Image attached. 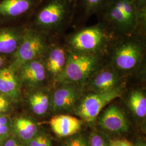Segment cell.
Instances as JSON below:
<instances>
[{
	"label": "cell",
	"mask_w": 146,
	"mask_h": 146,
	"mask_svg": "<svg viewBox=\"0 0 146 146\" xmlns=\"http://www.w3.org/2000/svg\"><path fill=\"white\" fill-rule=\"evenodd\" d=\"M146 34V26H140L130 34L112 37L104 55L107 66L122 72L140 67L145 57Z\"/></svg>",
	"instance_id": "cell-1"
},
{
	"label": "cell",
	"mask_w": 146,
	"mask_h": 146,
	"mask_svg": "<svg viewBox=\"0 0 146 146\" xmlns=\"http://www.w3.org/2000/svg\"><path fill=\"white\" fill-rule=\"evenodd\" d=\"M100 127L104 130L114 133L127 131L129 125L125 116L116 106H110L104 110L99 120Z\"/></svg>",
	"instance_id": "cell-12"
},
{
	"label": "cell",
	"mask_w": 146,
	"mask_h": 146,
	"mask_svg": "<svg viewBox=\"0 0 146 146\" xmlns=\"http://www.w3.org/2000/svg\"><path fill=\"white\" fill-rule=\"evenodd\" d=\"M141 23L146 25V0H132Z\"/></svg>",
	"instance_id": "cell-21"
},
{
	"label": "cell",
	"mask_w": 146,
	"mask_h": 146,
	"mask_svg": "<svg viewBox=\"0 0 146 146\" xmlns=\"http://www.w3.org/2000/svg\"><path fill=\"white\" fill-rule=\"evenodd\" d=\"M42 0H0V26L25 25Z\"/></svg>",
	"instance_id": "cell-7"
},
{
	"label": "cell",
	"mask_w": 146,
	"mask_h": 146,
	"mask_svg": "<svg viewBox=\"0 0 146 146\" xmlns=\"http://www.w3.org/2000/svg\"><path fill=\"white\" fill-rule=\"evenodd\" d=\"M16 71L9 65L0 69V93L14 100H17L20 93Z\"/></svg>",
	"instance_id": "cell-17"
},
{
	"label": "cell",
	"mask_w": 146,
	"mask_h": 146,
	"mask_svg": "<svg viewBox=\"0 0 146 146\" xmlns=\"http://www.w3.org/2000/svg\"><path fill=\"white\" fill-rule=\"evenodd\" d=\"M11 119L7 116L0 115V125H11Z\"/></svg>",
	"instance_id": "cell-27"
},
{
	"label": "cell",
	"mask_w": 146,
	"mask_h": 146,
	"mask_svg": "<svg viewBox=\"0 0 146 146\" xmlns=\"http://www.w3.org/2000/svg\"><path fill=\"white\" fill-rule=\"evenodd\" d=\"M108 146H133L129 141L125 139H116L110 142Z\"/></svg>",
	"instance_id": "cell-26"
},
{
	"label": "cell",
	"mask_w": 146,
	"mask_h": 146,
	"mask_svg": "<svg viewBox=\"0 0 146 146\" xmlns=\"http://www.w3.org/2000/svg\"><path fill=\"white\" fill-rule=\"evenodd\" d=\"M28 101L32 111L37 115L44 114L50 106L49 95L41 91L32 93L29 96Z\"/></svg>",
	"instance_id": "cell-19"
},
{
	"label": "cell",
	"mask_w": 146,
	"mask_h": 146,
	"mask_svg": "<svg viewBox=\"0 0 146 146\" xmlns=\"http://www.w3.org/2000/svg\"><path fill=\"white\" fill-rule=\"evenodd\" d=\"M129 107L136 116L143 119L146 116V95L140 90L131 93L128 98Z\"/></svg>",
	"instance_id": "cell-20"
},
{
	"label": "cell",
	"mask_w": 146,
	"mask_h": 146,
	"mask_svg": "<svg viewBox=\"0 0 146 146\" xmlns=\"http://www.w3.org/2000/svg\"><path fill=\"white\" fill-rule=\"evenodd\" d=\"M110 0H74L71 27L74 29L85 26L91 16L96 15Z\"/></svg>",
	"instance_id": "cell-10"
},
{
	"label": "cell",
	"mask_w": 146,
	"mask_h": 146,
	"mask_svg": "<svg viewBox=\"0 0 146 146\" xmlns=\"http://www.w3.org/2000/svg\"><path fill=\"white\" fill-rule=\"evenodd\" d=\"M65 146H89L84 137L76 136L69 140L66 143Z\"/></svg>",
	"instance_id": "cell-24"
},
{
	"label": "cell",
	"mask_w": 146,
	"mask_h": 146,
	"mask_svg": "<svg viewBox=\"0 0 146 146\" xmlns=\"http://www.w3.org/2000/svg\"><path fill=\"white\" fill-rule=\"evenodd\" d=\"M27 143V146H52L49 139L43 135H36Z\"/></svg>",
	"instance_id": "cell-22"
},
{
	"label": "cell",
	"mask_w": 146,
	"mask_h": 146,
	"mask_svg": "<svg viewBox=\"0 0 146 146\" xmlns=\"http://www.w3.org/2000/svg\"><path fill=\"white\" fill-rule=\"evenodd\" d=\"M136 146H146V144L143 142L139 141L136 144Z\"/></svg>",
	"instance_id": "cell-29"
},
{
	"label": "cell",
	"mask_w": 146,
	"mask_h": 146,
	"mask_svg": "<svg viewBox=\"0 0 146 146\" xmlns=\"http://www.w3.org/2000/svg\"><path fill=\"white\" fill-rule=\"evenodd\" d=\"M21 80L29 86H34L42 83L47 72L41 58L25 63L17 69Z\"/></svg>",
	"instance_id": "cell-15"
},
{
	"label": "cell",
	"mask_w": 146,
	"mask_h": 146,
	"mask_svg": "<svg viewBox=\"0 0 146 146\" xmlns=\"http://www.w3.org/2000/svg\"><path fill=\"white\" fill-rule=\"evenodd\" d=\"M50 39L41 33L27 27L21 42L9 58V66L17 70L25 63L41 58L46 51Z\"/></svg>",
	"instance_id": "cell-6"
},
{
	"label": "cell",
	"mask_w": 146,
	"mask_h": 146,
	"mask_svg": "<svg viewBox=\"0 0 146 146\" xmlns=\"http://www.w3.org/2000/svg\"><path fill=\"white\" fill-rule=\"evenodd\" d=\"M68 51L62 37L50 39L47 50L41 58L47 73L54 78L60 77L66 65Z\"/></svg>",
	"instance_id": "cell-9"
},
{
	"label": "cell",
	"mask_w": 146,
	"mask_h": 146,
	"mask_svg": "<svg viewBox=\"0 0 146 146\" xmlns=\"http://www.w3.org/2000/svg\"><path fill=\"white\" fill-rule=\"evenodd\" d=\"M9 99L0 93V114L7 112L10 107Z\"/></svg>",
	"instance_id": "cell-25"
},
{
	"label": "cell",
	"mask_w": 146,
	"mask_h": 146,
	"mask_svg": "<svg viewBox=\"0 0 146 146\" xmlns=\"http://www.w3.org/2000/svg\"><path fill=\"white\" fill-rule=\"evenodd\" d=\"M74 0H42L27 27L49 39L62 37L70 28Z\"/></svg>",
	"instance_id": "cell-2"
},
{
	"label": "cell",
	"mask_w": 146,
	"mask_h": 146,
	"mask_svg": "<svg viewBox=\"0 0 146 146\" xmlns=\"http://www.w3.org/2000/svg\"><path fill=\"white\" fill-rule=\"evenodd\" d=\"M90 146H108L104 137L97 133H93L90 137Z\"/></svg>",
	"instance_id": "cell-23"
},
{
	"label": "cell",
	"mask_w": 146,
	"mask_h": 146,
	"mask_svg": "<svg viewBox=\"0 0 146 146\" xmlns=\"http://www.w3.org/2000/svg\"><path fill=\"white\" fill-rule=\"evenodd\" d=\"M112 36L131 33L141 23L132 0H110L96 15Z\"/></svg>",
	"instance_id": "cell-3"
},
{
	"label": "cell",
	"mask_w": 146,
	"mask_h": 146,
	"mask_svg": "<svg viewBox=\"0 0 146 146\" xmlns=\"http://www.w3.org/2000/svg\"><path fill=\"white\" fill-rule=\"evenodd\" d=\"M112 36L101 23L74 29L62 37L69 50L75 52L104 55Z\"/></svg>",
	"instance_id": "cell-4"
},
{
	"label": "cell",
	"mask_w": 146,
	"mask_h": 146,
	"mask_svg": "<svg viewBox=\"0 0 146 146\" xmlns=\"http://www.w3.org/2000/svg\"><path fill=\"white\" fill-rule=\"evenodd\" d=\"M104 61L103 55L75 52L68 49L66 67L58 79L69 84L82 83L101 68Z\"/></svg>",
	"instance_id": "cell-5"
},
{
	"label": "cell",
	"mask_w": 146,
	"mask_h": 146,
	"mask_svg": "<svg viewBox=\"0 0 146 146\" xmlns=\"http://www.w3.org/2000/svg\"><path fill=\"white\" fill-rule=\"evenodd\" d=\"M49 125L56 135L68 137L75 134L80 130L82 121L71 115L61 114L52 117Z\"/></svg>",
	"instance_id": "cell-16"
},
{
	"label": "cell",
	"mask_w": 146,
	"mask_h": 146,
	"mask_svg": "<svg viewBox=\"0 0 146 146\" xmlns=\"http://www.w3.org/2000/svg\"><path fill=\"white\" fill-rule=\"evenodd\" d=\"M122 93V89L119 87L107 92L88 94L80 102L76 114L88 123L93 122L104 107L119 98Z\"/></svg>",
	"instance_id": "cell-8"
},
{
	"label": "cell",
	"mask_w": 146,
	"mask_h": 146,
	"mask_svg": "<svg viewBox=\"0 0 146 146\" xmlns=\"http://www.w3.org/2000/svg\"><path fill=\"white\" fill-rule=\"evenodd\" d=\"M16 134L21 141L28 142L36 135L37 127L31 120L25 117H17L13 123Z\"/></svg>",
	"instance_id": "cell-18"
},
{
	"label": "cell",
	"mask_w": 146,
	"mask_h": 146,
	"mask_svg": "<svg viewBox=\"0 0 146 146\" xmlns=\"http://www.w3.org/2000/svg\"><path fill=\"white\" fill-rule=\"evenodd\" d=\"M26 29L25 25L0 26V55L10 56L15 52Z\"/></svg>",
	"instance_id": "cell-11"
},
{
	"label": "cell",
	"mask_w": 146,
	"mask_h": 146,
	"mask_svg": "<svg viewBox=\"0 0 146 146\" xmlns=\"http://www.w3.org/2000/svg\"><path fill=\"white\" fill-rule=\"evenodd\" d=\"M81 93V90L76 84H67L58 88L52 99L53 110L58 111L69 110L79 99Z\"/></svg>",
	"instance_id": "cell-13"
},
{
	"label": "cell",
	"mask_w": 146,
	"mask_h": 146,
	"mask_svg": "<svg viewBox=\"0 0 146 146\" xmlns=\"http://www.w3.org/2000/svg\"><path fill=\"white\" fill-rule=\"evenodd\" d=\"M7 60V56L0 55V69L5 67Z\"/></svg>",
	"instance_id": "cell-28"
},
{
	"label": "cell",
	"mask_w": 146,
	"mask_h": 146,
	"mask_svg": "<svg viewBox=\"0 0 146 146\" xmlns=\"http://www.w3.org/2000/svg\"><path fill=\"white\" fill-rule=\"evenodd\" d=\"M94 74L90 87L95 93L107 92L120 87L117 72L110 66H102Z\"/></svg>",
	"instance_id": "cell-14"
}]
</instances>
